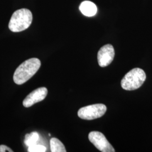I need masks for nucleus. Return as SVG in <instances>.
<instances>
[{"label": "nucleus", "instance_id": "2", "mask_svg": "<svg viewBox=\"0 0 152 152\" xmlns=\"http://www.w3.org/2000/svg\"><path fill=\"white\" fill-rule=\"evenodd\" d=\"M31 11L27 9H21L15 11L9 23V28L13 32H22L29 27L32 22Z\"/></svg>", "mask_w": 152, "mask_h": 152}, {"label": "nucleus", "instance_id": "7", "mask_svg": "<svg viewBox=\"0 0 152 152\" xmlns=\"http://www.w3.org/2000/svg\"><path fill=\"white\" fill-rule=\"evenodd\" d=\"M48 95V89L46 87H39L31 92L23 100V105L29 108L34 104L40 102L45 99Z\"/></svg>", "mask_w": 152, "mask_h": 152}, {"label": "nucleus", "instance_id": "3", "mask_svg": "<svg viewBox=\"0 0 152 152\" xmlns=\"http://www.w3.org/2000/svg\"><path fill=\"white\" fill-rule=\"evenodd\" d=\"M146 80L145 72L139 68L129 71L122 78L121 86L126 90H134L141 87Z\"/></svg>", "mask_w": 152, "mask_h": 152}, {"label": "nucleus", "instance_id": "9", "mask_svg": "<svg viewBox=\"0 0 152 152\" xmlns=\"http://www.w3.org/2000/svg\"><path fill=\"white\" fill-rule=\"evenodd\" d=\"M50 149L52 152H66L65 147L61 141L56 138H51L50 141Z\"/></svg>", "mask_w": 152, "mask_h": 152}, {"label": "nucleus", "instance_id": "11", "mask_svg": "<svg viewBox=\"0 0 152 152\" xmlns=\"http://www.w3.org/2000/svg\"><path fill=\"white\" fill-rule=\"evenodd\" d=\"M46 151V148L42 145L35 144L28 147V152H45Z\"/></svg>", "mask_w": 152, "mask_h": 152}, {"label": "nucleus", "instance_id": "1", "mask_svg": "<svg viewBox=\"0 0 152 152\" xmlns=\"http://www.w3.org/2000/svg\"><path fill=\"white\" fill-rule=\"evenodd\" d=\"M41 66V61L37 58L26 60L19 65L13 76V80L17 85H22L28 81L38 71Z\"/></svg>", "mask_w": 152, "mask_h": 152}, {"label": "nucleus", "instance_id": "6", "mask_svg": "<svg viewBox=\"0 0 152 152\" xmlns=\"http://www.w3.org/2000/svg\"><path fill=\"white\" fill-rule=\"evenodd\" d=\"M114 54V48L112 45L107 44L103 46L98 51L99 65L101 67H105L109 65L113 60Z\"/></svg>", "mask_w": 152, "mask_h": 152}, {"label": "nucleus", "instance_id": "12", "mask_svg": "<svg viewBox=\"0 0 152 152\" xmlns=\"http://www.w3.org/2000/svg\"><path fill=\"white\" fill-rule=\"evenodd\" d=\"M12 152V150H11L10 148L7 147L5 145H0V152Z\"/></svg>", "mask_w": 152, "mask_h": 152}, {"label": "nucleus", "instance_id": "5", "mask_svg": "<svg viewBox=\"0 0 152 152\" xmlns=\"http://www.w3.org/2000/svg\"><path fill=\"white\" fill-rule=\"evenodd\" d=\"M88 139L92 144L101 152H115L113 147L109 142L103 134L100 132H90L88 134Z\"/></svg>", "mask_w": 152, "mask_h": 152}, {"label": "nucleus", "instance_id": "10", "mask_svg": "<svg viewBox=\"0 0 152 152\" xmlns=\"http://www.w3.org/2000/svg\"><path fill=\"white\" fill-rule=\"evenodd\" d=\"M39 138V134L37 132H32L31 134H26L24 139V143L28 147L36 144Z\"/></svg>", "mask_w": 152, "mask_h": 152}, {"label": "nucleus", "instance_id": "8", "mask_svg": "<svg viewBox=\"0 0 152 152\" xmlns=\"http://www.w3.org/2000/svg\"><path fill=\"white\" fill-rule=\"evenodd\" d=\"M80 10L82 14L86 16H94L97 12V7L91 1H85L80 6Z\"/></svg>", "mask_w": 152, "mask_h": 152}, {"label": "nucleus", "instance_id": "4", "mask_svg": "<svg viewBox=\"0 0 152 152\" xmlns=\"http://www.w3.org/2000/svg\"><path fill=\"white\" fill-rule=\"evenodd\" d=\"M106 111L107 107L104 104H96L80 109L78 115L83 120H94L102 117Z\"/></svg>", "mask_w": 152, "mask_h": 152}]
</instances>
